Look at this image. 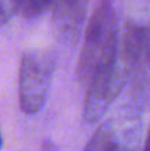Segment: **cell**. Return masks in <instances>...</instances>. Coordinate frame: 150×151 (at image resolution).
<instances>
[{
  "label": "cell",
  "mask_w": 150,
  "mask_h": 151,
  "mask_svg": "<svg viewBox=\"0 0 150 151\" xmlns=\"http://www.w3.org/2000/svg\"><path fill=\"white\" fill-rule=\"evenodd\" d=\"M88 0H54L51 21L60 41L75 46L84 35Z\"/></svg>",
  "instance_id": "obj_5"
},
{
  "label": "cell",
  "mask_w": 150,
  "mask_h": 151,
  "mask_svg": "<svg viewBox=\"0 0 150 151\" xmlns=\"http://www.w3.org/2000/svg\"><path fill=\"white\" fill-rule=\"evenodd\" d=\"M116 0H97L84 29L77 79L86 87L83 117L97 123L127 85L119 63V25Z\"/></svg>",
  "instance_id": "obj_1"
},
{
  "label": "cell",
  "mask_w": 150,
  "mask_h": 151,
  "mask_svg": "<svg viewBox=\"0 0 150 151\" xmlns=\"http://www.w3.org/2000/svg\"><path fill=\"white\" fill-rule=\"evenodd\" d=\"M141 151H150V128H149V132H147V137H146V141H144V145H143V150Z\"/></svg>",
  "instance_id": "obj_8"
},
{
  "label": "cell",
  "mask_w": 150,
  "mask_h": 151,
  "mask_svg": "<svg viewBox=\"0 0 150 151\" xmlns=\"http://www.w3.org/2000/svg\"><path fill=\"white\" fill-rule=\"evenodd\" d=\"M119 63L136 90L150 82V24L125 22L119 35Z\"/></svg>",
  "instance_id": "obj_3"
},
{
  "label": "cell",
  "mask_w": 150,
  "mask_h": 151,
  "mask_svg": "<svg viewBox=\"0 0 150 151\" xmlns=\"http://www.w3.org/2000/svg\"><path fill=\"white\" fill-rule=\"evenodd\" d=\"M84 151H137L133 117L130 114H115L100 122Z\"/></svg>",
  "instance_id": "obj_4"
},
{
  "label": "cell",
  "mask_w": 150,
  "mask_h": 151,
  "mask_svg": "<svg viewBox=\"0 0 150 151\" xmlns=\"http://www.w3.org/2000/svg\"><path fill=\"white\" fill-rule=\"evenodd\" d=\"M19 9V0H0V27L6 25Z\"/></svg>",
  "instance_id": "obj_7"
},
{
  "label": "cell",
  "mask_w": 150,
  "mask_h": 151,
  "mask_svg": "<svg viewBox=\"0 0 150 151\" xmlns=\"http://www.w3.org/2000/svg\"><path fill=\"white\" fill-rule=\"evenodd\" d=\"M1 144H3V139H1V134H0V148H1Z\"/></svg>",
  "instance_id": "obj_9"
},
{
  "label": "cell",
  "mask_w": 150,
  "mask_h": 151,
  "mask_svg": "<svg viewBox=\"0 0 150 151\" xmlns=\"http://www.w3.org/2000/svg\"><path fill=\"white\" fill-rule=\"evenodd\" d=\"M57 56L51 49L27 50L19 63L18 99L25 114H37L49 100Z\"/></svg>",
  "instance_id": "obj_2"
},
{
  "label": "cell",
  "mask_w": 150,
  "mask_h": 151,
  "mask_svg": "<svg viewBox=\"0 0 150 151\" xmlns=\"http://www.w3.org/2000/svg\"><path fill=\"white\" fill-rule=\"evenodd\" d=\"M54 0H19L18 13L28 21L40 18L53 6Z\"/></svg>",
  "instance_id": "obj_6"
}]
</instances>
